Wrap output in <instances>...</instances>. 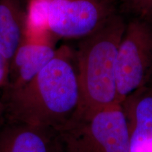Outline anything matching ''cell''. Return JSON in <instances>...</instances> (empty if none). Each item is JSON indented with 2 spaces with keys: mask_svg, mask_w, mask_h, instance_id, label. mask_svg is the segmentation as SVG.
Wrapping results in <instances>:
<instances>
[{
  "mask_svg": "<svg viewBox=\"0 0 152 152\" xmlns=\"http://www.w3.org/2000/svg\"><path fill=\"white\" fill-rule=\"evenodd\" d=\"M5 119L59 132L80 103L75 51L60 47L52 59L20 88L4 91Z\"/></svg>",
  "mask_w": 152,
  "mask_h": 152,
  "instance_id": "obj_1",
  "label": "cell"
},
{
  "mask_svg": "<svg viewBox=\"0 0 152 152\" xmlns=\"http://www.w3.org/2000/svg\"><path fill=\"white\" fill-rule=\"evenodd\" d=\"M125 26L126 17L118 12L80 42L75 54L80 103L75 115L90 114L117 103V56Z\"/></svg>",
  "mask_w": 152,
  "mask_h": 152,
  "instance_id": "obj_2",
  "label": "cell"
},
{
  "mask_svg": "<svg viewBox=\"0 0 152 152\" xmlns=\"http://www.w3.org/2000/svg\"><path fill=\"white\" fill-rule=\"evenodd\" d=\"M118 12L115 0H29L26 37L82 39Z\"/></svg>",
  "mask_w": 152,
  "mask_h": 152,
  "instance_id": "obj_3",
  "label": "cell"
},
{
  "mask_svg": "<svg viewBox=\"0 0 152 152\" xmlns=\"http://www.w3.org/2000/svg\"><path fill=\"white\" fill-rule=\"evenodd\" d=\"M58 132L62 152H130L128 123L118 103L75 115Z\"/></svg>",
  "mask_w": 152,
  "mask_h": 152,
  "instance_id": "obj_4",
  "label": "cell"
},
{
  "mask_svg": "<svg viewBox=\"0 0 152 152\" xmlns=\"http://www.w3.org/2000/svg\"><path fill=\"white\" fill-rule=\"evenodd\" d=\"M152 73V11L126 18L117 56V103L147 83Z\"/></svg>",
  "mask_w": 152,
  "mask_h": 152,
  "instance_id": "obj_5",
  "label": "cell"
},
{
  "mask_svg": "<svg viewBox=\"0 0 152 152\" xmlns=\"http://www.w3.org/2000/svg\"><path fill=\"white\" fill-rule=\"evenodd\" d=\"M128 123L130 152H152V83L147 82L121 103Z\"/></svg>",
  "mask_w": 152,
  "mask_h": 152,
  "instance_id": "obj_6",
  "label": "cell"
},
{
  "mask_svg": "<svg viewBox=\"0 0 152 152\" xmlns=\"http://www.w3.org/2000/svg\"><path fill=\"white\" fill-rule=\"evenodd\" d=\"M56 49L50 39H26L11 60L4 91L17 90L27 84L52 59Z\"/></svg>",
  "mask_w": 152,
  "mask_h": 152,
  "instance_id": "obj_7",
  "label": "cell"
},
{
  "mask_svg": "<svg viewBox=\"0 0 152 152\" xmlns=\"http://www.w3.org/2000/svg\"><path fill=\"white\" fill-rule=\"evenodd\" d=\"M0 152H62L58 131L18 122H8L0 132Z\"/></svg>",
  "mask_w": 152,
  "mask_h": 152,
  "instance_id": "obj_8",
  "label": "cell"
},
{
  "mask_svg": "<svg viewBox=\"0 0 152 152\" xmlns=\"http://www.w3.org/2000/svg\"><path fill=\"white\" fill-rule=\"evenodd\" d=\"M27 14L20 0H0V52L10 63L26 40Z\"/></svg>",
  "mask_w": 152,
  "mask_h": 152,
  "instance_id": "obj_9",
  "label": "cell"
},
{
  "mask_svg": "<svg viewBox=\"0 0 152 152\" xmlns=\"http://www.w3.org/2000/svg\"><path fill=\"white\" fill-rule=\"evenodd\" d=\"M118 11L126 18L152 11V0H115Z\"/></svg>",
  "mask_w": 152,
  "mask_h": 152,
  "instance_id": "obj_10",
  "label": "cell"
},
{
  "mask_svg": "<svg viewBox=\"0 0 152 152\" xmlns=\"http://www.w3.org/2000/svg\"><path fill=\"white\" fill-rule=\"evenodd\" d=\"M10 63L0 52V87H6L8 84Z\"/></svg>",
  "mask_w": 152,
  "mask_h": 152,
  "instance_id": "obj_11",
  "label": "cell"
},
{
  "mask_svg": "<svg viewBox=\"0 0 152 152\" xmlns=\"http://www.w3.org/2000/svg\"><path fill=\"white\" fill-rule=\"evenodd\" d=\"M5 118V106L1 99H0V123Z\"/></svg>",
  "mask_w": 152,
  "mask_h": 152,
  "instance_id": "obj_12",
  "label": "cell"
},
{
  "mask_svg": "<svg viewBox=\"0 0 152 152\" xmlns=\"http://www.w3.org/2000/svg\"><path fill=\"white\" fill-rule=\"evenodd\" d=\"M148 82H150V83H152V73H151V77H150V78H149V81H148Z\"/></svg>",
  "mask_w": 152,
  "mask_h": 152,
  "instance_id": "obj_13",
  "label": "cell"
}]
</instances>
